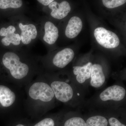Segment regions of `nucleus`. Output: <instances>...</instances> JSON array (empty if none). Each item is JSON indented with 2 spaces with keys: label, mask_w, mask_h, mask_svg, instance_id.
<instances>
[{
  "label": "nucleus",
  "mask_w": 126,
  "mask_h": 126,
  "mask_svg": "<svg viewBox=\"0 0 126 126\" xmlns=\"http://www.w3.org/2000/svg\"><path fill=\"white\" fill-rule=\"evenodd\" d=\"M54 1V0H38L37 1H38L43 5L47 6L49 5Z\"/></svg>",
  "instance_id": "obj_21"
},
{
  "label": "nucleus",
  "mask_w": 126,
  "mask_h": 126,
  "mask_svg": "<svg viewBox=\"0 0 126 126\" xmlns=\"http://www.w3.org/2000/svg\"><path fill=\"white\" fill-rule=\"evenodd\" d=\"M23 4L21 0H0V9H18L21 7Z\"/></svg>",
  "instance_id": "obj_16"
},
{
  "label": "nucleus",
  "mask_w": 126,
  "mask_h": 126,
  "mask_svg": "<svg viewBox=\"0 0 126 126\" xmlns=\"http://www.w3.org/2000/svg\"><path fill=\"white\" fill-rule=\"evenodd\" d=\"M24 90V108L32 119H39L54 106L56 99L53 90L41 76L26 85Z\"/></svg>",
  "instance_id": "obj_1"
},
{
  "label": "nucleus",
  "mask_w": 126,
  "mask_h": 126,
  "mask_svg": "<svg viewBox=\"0 0 126 126\" xmlns=\"http://www.w3.org/2000/svg\"><path fill=\"white\" fill-rule=\"evenodd\" d=\"M126 94V89L124 87L119 85H113L102 91L99 94V97L103 102H119L125 98Z\"/></svg>",
  "instance_id": "obj_5"
},
{
  "label": "nucleus",
  "mask_w": 126,
  "mask_h": 126,
  "mask_svg": "<svg viewBox=\"0 0 126 126\" xmlns=\"http://www.w3.org/2000/svg\"><path fill=\"white\" fill-rule=\"evenodd\" d=\"M2 62L7 70L8 82L23 88L33 80L35 75L38 73L35 64L22 60L14 52H6L2 57Z\"/></svg>",
  "instance_id": "obj_2"
},
{
  "label": "nucleus",
  "mask_w": 126,
  "mask_h": 126,
  "mask_svg": "<svg viewBox=\"0 0 126 126\" xmlns=\"http://www.w3.org/2000/svg\"><path fill=\"white\" fill-rule=\"evenodd\" d=\"M52 10L50 15L53 18L61 19L65 18L71 11L70 5L67 1H64L60 3L54 1L48 5Z\"/></svg>",
  "instance_id": "obj_8"
},
{
  "label": "nucleus",
  "mask_w": 126,
  "mask_h": 126,
  "mask_svg": "<svg viewBox=\"0 0 126 126\" xmlns=\"http://www.w3.org/2000/svg\"><path fill=\"white\" fill-rule=\"evenodd\" d=\"M74 57L73 50L70 48H66L58 52L52 60L53 64L59 68H63L68 65Z\"/></svg>",
  "instance_id": "obj_7"
},
{
  "label": "nucleus",
  "mask_w": 126,
  "mask_h": 126,
  "mask_svg": "<svg viewBox=\"0 0 126 126\" xmlns=\"http://www.w3.org/2000/svg\"><path fill=\"white\" fill-rule=\"evenodd\" d=\"M86 126H108V122L106 117L96 115L89 118L86 122Z\"/></svg>",
  "instance_id": "obj_15"
},
{
  "label": "nucleus",
  "mask_w": 126,
  "mask_h": 126,
  "mask_svg": "<svg viewBox=\"0 0 126 126\" xmlns=\"http://www.w3.org/2000/svg\"><path fill=\"white\" fill-rule=\"evenodd\" d=\"M19 26L21 31L20 38L23 44H29L31 43L32 40L36 39L37 31L34 25L33 24L23 25L20 23Z\"/></svg>",
  "instance_id": "obj_10"
},
{
  "label": "nucleus",
  "mask_w": 126,
  "mask_h": 126,
  "mask_svg": "<svg viewBox=\"0 0 126 126\" xmlns=\"http://www.w3.org/2000/svg\"><path fill=\"white\" fill-rule=\"evenodd\" d=\"M109 123L110 126H126L122 124L117 118L114 117H111L108 121Z\"/></svg>",
  "instance_id": "obj_20"
},
{
  "label": "nucleus",
  "mask_w": 126,
  "mask_h": 126,
  "mask_svg": "<svg viewBox=\"0 0 126 126\" xmlns=\"http://www.w3.org/2000/svg\"><path fill=\"white\" fill-rule=\"evenodd\" d=\"M103 4L105 7L109 9H113L124 4L126 0H103Z\"/></svg>",
  "instance_id": "obj_18"
},
{
  "label": "nucleus",
  "mask_w": 126,
  "mask_h": 126,
  "mask_svg": "<svg viewBox=\"0 0 126 126\" xmlns=\"http://www.w3.org/2000/svg\"><path fill=\"white\" fill-rule=\"evenodd\" d=\"M82 27L81 19L77 16H73L69 21L65 29V35L69 38H75L81 32Z\"/></svg>",
  "instance_id": "obj_11"
},
{
  "label": "nucleus",
  "mask_w": 126,
  "mask_h": 126,
  "mask_svg": "<svg viewBox=\"0 0 126 126\" xmlns=\"http://www.w3.org/2000/svg\"><path fill=\"white\" fill-rule=\"evenodd\" d=\"M63 126H86V122L82 118L74 117L65 121Z\"/></svg>",
  "instance_id": "obj_17"
},
{
  "label": "nucleus",
  "mask_w": 126,
  "mask_h": 126,
  "mask_svg": "<svg viewBox=\"0 0 126 126\" xmlns=\"http://www.w3.org/2000/svg\"><path fill=\"white\" fill-rule=\"evenodd\" d=\"M92 65V63L89 62L83 66L73 67L74 74L77 76L76 79L79 83H83L90 78Z\"/></svg>",
  "instance_id": "obj_12"
},
{
  "label": "nucleus",
  "mask_w": 126,
  "mask_h": 126,
  "mask_svg": "<svg viewBox=\"0 0 126 126\" xmlns=\"http://www.w3.org/2000/svg\"><path fill=\"white\" fill-rule=\"evenodd\" d=\"M61 115L58 113L40 118L36 122L32 124L31 126H58L59 121L62 118Z\"/></svg>",
  "instance_id": "obj_14"
},
{
  "label": "nucleus",
  "mask_w": 126,
  "mask_h": 126,
  "mask_svg": "<svg viewBox=\"0 0 126 126\" xmlns=\"http://www.w3.org/2000/svg\"><path fill=\"white\" fill-rule=\"evenodd\" d=\"M16 28L14 26L11 25L7 28L2 27L0 30V36H5L1 39V43L5 46H9L11 44L18 46L21 41L19 34L15 33Z\"/></svg>",
  "instance_id": "obj_6"
},
{
  "label": "nucleus",
  "mask_w": 126,
  "mask_h": 126,
  "mask_svg": "<svg viewBox=\"0 0 126 126\" xmlns=\"http://www.w3.org/2000/svg\"><path fill=\"white\" fill-rule=\"evenodd\" d=\"M94 35L97 43L106 48H116L120 43L119 38L117 34L104 27H98L95 29Z\"/></svg>",
  "instance_id": "obj_4"
},
{
  "label": "nucleus",
  "mask_w": 126,
  "mask_h": 126,
  "mask_svg": "<svg viewBox=\"0 0 126 126\" xmlns=\"http://www.w3.org/2000/svg\"><path fill=\"white\" fill-rule=\"evenodd\" d=\"M45 79L52 88L56 100L66 103L73 99L74 95V91L69 84L58 79L52 81Z\"/></svg>",
  "instance_id": "obj_3"
},
{
  "label": "nucleus",
  "mask_w": 126,
  "mask_h": 126,
  "mask_svg": "<svg viewBox=\"0 0 126 126\" xmlns=\"http://www.w3.org/2000/svg\"><path fill=\"white\" fill-rule=\"evenodd\" d=\"M31 125L28 119L16 118L12 122L11 126H31Z\"/></svg>",
  "instance_id": "obj_19"
},
{
  "label": "nucleus",
  "mask_w": 126,
  "mask_h": 126,
  "mask_svg": "<svg viewBox=\"0 0 126 126\" xmlns=\"http://www.w3.org/2000/svg\"><path fill=\"white\" fill-rule=\"evenodd\" d=\"M45 33L43 40L49 45H52L56 42L59 37V31L54 24L48 21L45 25Z\"/></svg>",
  "instance_id": "obj_13"
},
{
  "label": "nucleus",
  "mask_w": 126,
  "mask_h": 126,
  "mask_svg": "<svg viewBox=\"0 0 126 126\" xmlns=\"http://www.w3.org/2000/svg\"><path fill=\"white\" fill-rule=\"evenodd\" d=\"M90 84L92 87L99 88L103 86L106 80L101 65L99 64H93L90 76Z\"/></svg>",
  "instance_id": "obj_9"
}]
</instances>
